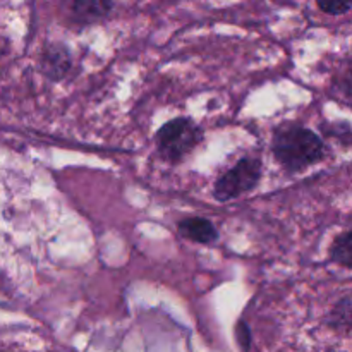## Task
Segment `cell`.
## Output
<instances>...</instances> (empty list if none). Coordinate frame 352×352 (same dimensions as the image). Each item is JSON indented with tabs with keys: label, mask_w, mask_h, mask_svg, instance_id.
Here are the masks:
<instances>
[{
	"label": "cell",
	"mask_w": 352,
	"mask_h": 352,
	"mask_svg": "<svg viewBox=\"0 0 352 352\" xmlns=\"http://www.w3.org/2000/svg\"><path fill=\"white\" fill-rule=\"evenodd\" d=\"M330 322L336 327H344L346 330H349L351 327V299L349 296L344 298L339 305L336 306V309L332 311L330 316Z\"/></svg>",
	"instance_id": "ba28073f"
},
{
	"label": "cell",
	"mask_w": 352,
	"mask_h": 352,
	"mask_svg": "<svg viewBox=\"0 0 352 352\" xmlns=\"http://www.w3.org/2000/svg\"><path fill=\"white\" fill-rule=\"evenodd\" d=\"M71 67V54L62 45H52L45 52V71L52 78H60Z\"/></svg>",
	"instance_id": "8992f818"
},
{
	"label": "cell",
	"mask_w": 352,
	"mask_h": 352,
	"mask_svg": "<svg viewBox=\"0 0 352 352\" xmlns=\"http://www.w3.org/2000/svg\"><path fill=\"white\" fill-rule=\"evenodd\" d=\"M179 234L189 241H195L199 244H213L219 239V232H217L215 226L206 219H186L179 222Z\"/></svg>",
	"instance_id": "277c9868"
},
{
	"label": "cell",
	"mask_w": 352,
	"mask_h": 352,
	"mask_svg": "<svg viewBox=\"0 0 352 352\" xmlns=\"http://www.w3.org/2000/svg\"><path fill=\"white\" fill-rule=\"evenodd\" d=\"M155 140L162 158L170 164H177L198 146L199 141L203 140V131L195 120L188 117H177L164 124L158 129Z\"/></svg>",
	"instance_id": "7a4b0ae2"
},
{
	"label": "cell",
	"mask_w": 352,
	"mask_h": 352,
	"mask_svg": "<svg viewBox=\"0 0 352 352\" xmlns=\"http://www.w3.org/2000/svg\"><path fill=\"white\" fill-rule=\"evenodd\" d=\"M330 256L336 263H339L340 267L349 268L352 267V232L346 230L342 236H339V239L333 243L332 251H330Z\"/></svg>",
	"instance_id": "52a82bcc"
},
{
	"label": "cell",
	"mask_w": 352,
	"mask_h": 352,
	"mask_svg": "<svg viewBox=\"0 0 352 352\" xmlns=\"http://www.w3.org/2000/svg\"><path fill=\"white\" fill-rule=\"evenodd\" d=\"M237 340H239L241 347L244 351L250 349V344H251V336H250V329L244 322L237 323Z\"/></svg>",
	"instance_id": "30bf717a"
},
{
	"label": "cell",
	"mask_w": 352,
	"mask_h": 352,
	"mask_svg": "<svg viewBox=\"0 0 352 352\" xmlns=\"http://www.w3.org/2000/svg\"><path fill=\"white\" fill-rule=\"evenodd\" d=\"M261 177V162L258 158H243L220 175L213 188V196L219 201H229V199L239 198L241 195H246L254 186L258 184Z\"/></svg>",
	"instance_id": "3957f363"
},
{
	"label": "cell",
	"mask_w": 352,
	"mask_h": 352,
	"mask_svg": "<svg viewBox=\"0 0 352 352\" xmlns=\"http://www.w3.org/2000/svg\"><path fill=\"white\" fill-rule=\"evenodd\" d=\"M274 155L285 170L299 172L325 157V144L311 129L287 126L275 133Z\"/></svg>",
	"instance_id": "6da1fadb"
},
{
	"label": "cell",
	"mask_w": 352,
	"mask_h": 352,
	"mask_svg": "<svg viewBox=\"0 0 352 352\" xmlns=\"http://www.w3.org/2000/svg\"><path fill=\"white\" fill-rule=\"evenodd\" d=\"M72 14L79 21H96L105 17L112 10L113 0H69Z\"/></svg>",
	"instance_id": "5b68a950"
},
{
	"label": "cell",
	"mask_w": 352,
	"mask_h": 352,
	"mask_svg": "<svg viewBox=\"0 0 352 352\" xmlns=\"http://www.w3.org/2000/svg\"><path fill=\"white\" fill-rule=\"evenodd\" d=\"M316 2H318L320 9L330 16H340V14L349 12L352 6V0H316Z\"/></svg>",
	"instance_id": "9c48e42d"
}]
</instances>
